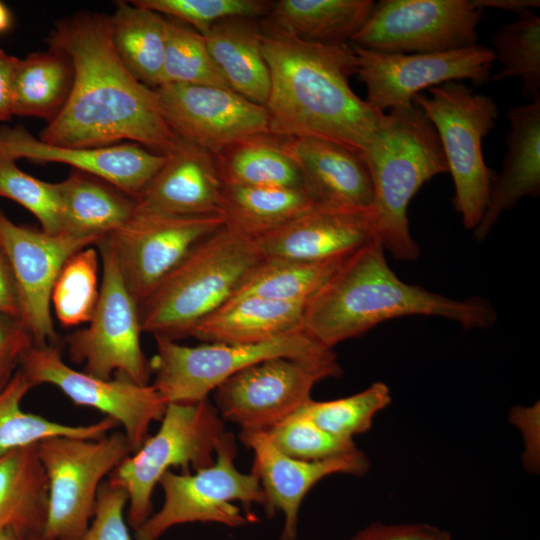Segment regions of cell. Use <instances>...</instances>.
I'll list each match as a JSON object with an SVG mask.
<instances>
[{
    "mask_svg": "<svg viewBox=\"0 0 540 540\" xmlns=\"http://www.w3.org/2000/svg\"><path fill=\"white\" fill-rule=\"evenodd\" d=\"M49 49L65 55L73 84L61 113L40 133L62 147H102L130 140L165 155L178 136L166 122L154 89L138 81L113 46L110 16L77 12L61 19Z\"/></svg>",
    "mask_w": 540,
    "mask_h": 540,
    "instance_id": "1",
    "label": "cell"
},
{
    "mask_svg": "<svg viewBox=\"0 0 540 540\" xmlns=\"http://www.w3.org/2000/svg\"><path fill=\"white\" fill-rule=\"evenodd\" d=\"M260 24L270 74L269 132L329 141L362 156L385 113L350 87L357 68L353 46L310 43Z\"/></svg>",
    "mask_w": 540,
    "mask_h": 540,
    "instance_id": "2",
    "label": "cell"
},
{
    "mask_svg": "<svg viewBox=\"0 0 540 540\" xmlns=\"http://www.w3.org/2000/svg\"><path fill=\"white\" fill-rule=\"evenodd\" d=\"M412 315L443 317L466 329H485L497 319L485 299L455 300L402 281L373 241L346 259L307 302L302 330L333 349L381 322Z\"/></svg>",
    "mask_w": 540,
    "mask_h": 540,
    "instance_id": "3",
    "label": "cell"
},
{
    "mask_svg": "<svg viewBox=\"0 0 540 540\" xmlns=\"http://www.w3.org/2000/svg\"><path fill=\"white\" fill-rule=\"evenodd\" d=\"M362 157L373 185L377 241L398 260H416L420 249L409 228V204L424 183L448 172L434 126L413 102L392 108Z\"/></svg>",
    "mask_w": 540,
    "mask_h": 540,
    "instance_id": "4",
    "label": "cell"
},
{
    "mask_svg": "<svg viewBox=\"0 0 540 540\" xmlns=\"http://www.w3.org/2000/svg\"><path fill=\"white\" fill-rule=\"evenodd\" d=\"M262 258L251 239L226 228L198 243L139 305L143 332L178 340L225 304Z\"/></svg>",
    "mask_w": 540,
    "mask_h": 540,
    "instance_id": "5",
    "label": "cell"
},
{
    "mask_svg": "<svg viewBox=\"0 0 540 540\" xmlns=\"http://www.w3.org/2000/svg\"><path fill=\"white\" fill-rule=\"evenodd\" d=\"M157 432L127 456L109 475L111 485L128 496L127 523L134 531L152 514V494L172 467L184 472L211 465L226 435L222 418L206 400L167 403Z\"/></svg>",
    "mask_w": 540,
    "mask_h": 540,
    "instance_id": "6",
    "label": "cell"
},
{
    "mask_svg": "<svg viewBox=\"0 0 540 540\" xmlns=\"http://www.w3.org/2000/svg\"><path fill=\"white\" fill-rule=\"evenodd\" d=\"M417 94L412 102L430 120L439 137L455 189L453 204L466 229L480 223L492 187L482 141L499 113L495 101L474 93L465 84L450 81Z\"/></svg>",
    "mask_w": 540,
    "mask_h": 540,
    "instance_id": "7",
    "label": "cell"
},
{
    "mask_svg": "<svg viewBox=\"0 0 540 540\" xmlns=\"http://www.w3.org/2000/svg\"><path fill=\"white\" fill-rule=\"evenodd\" d=\"M123 432L100 439L49 437L38 443L48 480V508L42 535L79 540L94 516L102 480L130 454Z\"/></svg>",
    "mask_w": 540,
    "mask_h": 540,
    "instance_id": "8",
    "label": "cell"
},
{
    "mask_svg": "<svg viewBox=\"0 0 540 540\" xmlns=\"http://www.w3.org/2000/svg\"><path fill=\"white\" fill-rule=\"evenodd\" d=\"M236 454L234 437L227 432L211 465L194 473H164L159 481L163 504L135 530V539L158 540L170 528L185 523L210 522L236 528L253 521L235 502L264 507L265 495L254 471L244 473L236 468Z\"/></svg>",
    "mask_w": 540,
    "mask_h": 540,
    "instance_id": "9",
    "label": "cell"
},
{
    "mask_svg": "<svg viewBox=\"0 0 540 540\" xmlns=\"http://www.w3.org/2000/svg\"><path fill=\"white\" fill-rule=\"evenodd\" d=\"M156 355L150 363L151 384L166 403H191L208 399L221 383L239 371L274 357L315 358L326 348L302 329L255 344L203 343L185 346L155 336Z\"/></svg>",
    "mask_w": 540,
    "mask_h": 540,
    "instance_id": "10",
    "label": "cell"
},
{
    "mask_svg": "<svg viewBox=\"0 0 540 540\" xmlns=\"http://www.w3.org/2000/svg\"><path fill=\"white\" fill-rule=\"evenodd\" d=\"M96 246L102 263L100 295L88 326L65 338L70 359L102 379L114 374L149 384L151 367L140 342L139 305L126 287L106 237Z\"/></svg>",
    "mask_w": 540,
    "mask_h": 540,
    "instance_id": "11",
    "label": "cell"
},
{
    "mask_svg": "<svg viewBox=\"0 0 540 540\" xmlns=\"http://www.w3.org/2000/svg\"><path fill=\"white\" fill-rule=\"evenodd\" d=\"M341 375L334 351L315 358L266 359L234 374L213 391L216 410L241 430L267 431L311 399L317 383Z\"/></svg>",
    "mask_w": 540,
    "mask_h": 540,
    "instance_id": "12",
    "label": "cell"
},
{
    "mask_svg": "<svg viewBox=\"0 0 540 540\" xmlns=\"http://www.w3.org/2000/svg\"><path fill=\"white\" fill-rule=\"evenodd\" d=\"M474 0H381L350 44L392 53H439L477 44Z\"/></svg>",
    "mask_w": 540,
    "mask_h": 540,
    "instance_id": "13",
    "label": "cell"
},
{
    "mask_svg": "<svg viewBox=\"0 0 540 540\" xmlns=\"http://www.w3.org/2000/svg\"><path fill=\"white\" fill-rule=\"evenodd\" d=\"M20 370L35 385L51 384L75 405L96 409L124 429L132 453L149 436L150 425L160 421L167 403L151 384L115 376L102 379L68 366L58 345H33L25 352Z\"/></svg>",
    "mask_w": 540,
    "mask_h": 540,
    "instance_id": "14",
    "label": "cell"
},
{
    "mask_svg": "<svg viewBox=\"0 0 540 540\" xmlns=\"http://www.w3.org/2000/svg\"><path fill=\"white\" fill-rule=\"evenodd\" d=\"M352 45V44H351ZM366 101L383 112L412 102L425 88L450 81L481 85L491 76V49L479 44L439 53H392L352 45Z\"/></svg>",
    "mask_w": 540,
    "mask_h": 540,
    "instance_id": "15",
    "label": "cell"
},
{
    "mask_svg": "<svg viewBox=\"0 0 540 540\" xmlns=\"http://www.w3.org/2000/svg\"><path fill=\"white\" fill-rule=\"evenodd\" d=\"M223 226L219 215L133 213L106 239L126 287L140 305L198 243Z\"/></svg>",
    "mask_w": 540,
    "mask_h": 540,
    "instance_id": "16",
    "label": "cell"
},
{
    "mask_svg": "<svg viewBox=\"0 0 540 540\" xmlns=\"http://www.w3.org/2000/svg\"><path fill=\"white\" fill-rule=\"evenodd\" d=\"M0 245L14 276L18 317L31 333L34 345H57L58 335L51 314L54 283L70 256L96 243L17 225L0 209Z\"/></svg>",
    "mask_w": 540,
    "mask_h": 540,
    "instance_id": "17",
    "label": "cell"
},
{
    "mask_svg": "<svg viewBox=\"0 0 540 540\" xmlns=\"http://www.w3.org/2000/svg\"><path fill=\"white\" fill-rule=\"evenodd\" d=\"M154 90L173 132L213 155L247 138L270 133L266 107L231 89L169 83Z\"/></svg>",
    "mask_w": 540,
    "mask_h": 540,
    "instance_id": "18",
    "label": "cell"
},
{
    "mask_svg": "<svg viewBox=\"0 0 540 540\" xmlns=\"http://www.w3.org/2000/svg\"><path fill=\"white\" fill-rule=\"evenodd\" d=\"M240 439L254 455L252 471L261 483L268 515L283 514L281 540H296L298 514L307 493L319 481L333 474L363 476L370 469L365 453H352L323 460L304 461L281 453L265 431L241 430Z\"/></svg>",
    "mask_w": 540,
    "mask_h": 540,
    "instance_id": "19",
    "label": "cell"
},
{
    "mask_svg": "<svg viewBox=\"0 0 540 540\" xmlns=\"http://www.w3.org/2000/svg\"><path fill=\"white\" fill-rule=\"evenodd\" d=\"M0 152L14 159L62 163L98 177L134 199L153 179L166 156L136 143L62 147L35 138L21 126L0 127Z\"/></svg>",
    "mask_w": 540,
    "mask_h": 540,
    "instance_id": "20",
    "label": "cell"
},
{
    "mask_svg": "<svg viewBox=\"0 0 540 540\" xmlns=\"http://www.w3.org/2000/svg\"><path fill=\"white\" fill-rule=\"evenodd\" d=\"M252 241L262 257L305 261L346 258L377 241L375 216L372 207L313 206Z\"/></svg>",
    "mask_w": 540,
    "mask_h": 540,
    "instance_id": "21",
    "label": "cell"
},
{
    "mask_svg": "<svg viewBox=\"0 0 540 540\" xmlns=\"http://www.w3.org/2000/svg\"><path fill=\"white\" fill-rule=\"evenodd\" d=\"M162 167L134 199V213L219 215L223 190L215 155L178 137Z\"/></svg>",
    "mask_w": 540,
    "mask_h": 540,
    "instance_id": "22",
    "label": "cell"
},
{
    "mask_svg": "<svg viewBox=\"0 0 540 540\" xmlns=\"http://www.w3.org/2000/svg\"><path fill=\"white\" fill-rule=\"evenodd\" d=\"M283 144L313 206L372 207V180L360 154L316 138H283Z\"/></svg>",
    "mask_w": 540,
    "mask_h": 540,
    "instance_id": "23",
    "label": "cell"
},
{
    "mask_svg": "<svg viewBox=\"0 0 540 540\" xmlns=\"http://www.w3.org/2000/svg\"><path fill=\"white\" fill-rule=\"evenodd\" d=\"M507 118V152L502 171L493 180L484 215L474 229L479 241L488 235L502 212L523 197H535L540 192V98L511 107Z\"/></svg>",
    "mask_w": 540,
    "mask_h": 540,
    "instance_id": "24",
    "label": "cell"
},
{
    "mask_svg": "<svg viewBox=\"0 0 540 540\" xmlns=\"http://www.w3.org/2000/svg\"><path fill=\"white\" fill-rule=\"evenodd\" d=\"M305 303L241 296L197 323L190 332L203 343L255 344L302 329Z\"/></svg>",
    "mask_w": 540,
    "mask_h": 540,
    "instance_id": "25",
    "label": "cell"
},
{
    "mask_svg": "<svg viewBox=\"0 0 540 540\" xmlns=\"http://www.w3.org/2000/svg\"><path fill=\"white\" fill-rule=\"evenodd\" d=\"M57 187L59 234L90 239L97 244L133 216V197L88 173L72 169Z\"/></svg>",
    "mask_w": 540,
    "mask_h": 540,
    "instance_id": "26",
    "label": "cell"
},
{
    "mask_svg": "<svg viewBox=\"0 0 540 540\" xmlns=\"http://www.w3.org/2000/svg\"><path fill=\"white\" fill-rule=\"evenodd\" d=\"M261 19L229 18L202 35L208 51L229 88L266 106L270 74L261 43Z\"/></svg>",
    "mask_w": 540,
    "mask_h": 540,
    "instance_id": "27",
    "label": "cell"
},
{
    "mask_svg": "<svg viewBox=\"0 0 540 540\" xmlns=\"http://www.w3.org/2000/svg\"><path fill=\"white\" fill-rule=\"evenodd\" d=\"M373 0H279L262 20L297 39L323 45L350 43L369 18Z\"/></svg>",
    "mask_w": 540,
    "mask_h": 540,
    "instance_id": "28",
    "label": "cell"
},
{
    "mask_svg": "<svg viewBox=\"0 0 540 540\" xmlns=\"http://www.w3.org/2000/svg\"><path fill=\"white\" fill-rule=\"evenodd\" d=\"M48 508V480L38 444L0 457V528L42 533Z\"/></svg>",
    "mask_w": 540,
    "mask_h": 540,
    "instance_id": "29",
    "label": "cell"
},
{
    "mask_svg": "<svg viewBox=\"0 0 540 540\" xmlns=\"http://www.w3.org/2000/svg\"><path fill=\"white\" fill-rule=\"evenodd\" d=\"M311 207L303 188L224 184L219 214L226 228L255 240Z\"/></svg>",
    "mask_w": 540,
    "mask_h": 540,
    "instance_id": "30",
    "label": "cell"
},
{
    "mask_svg": "<svg viewBox=\"0 0 540 540\" xmlns=\"http://www.w3.org/2000/svg\"><path fill=\"white\" fill-rule=\"evenodd\" d=\"M110 21L113 46L127 70L149 88L160 86L167 18L132 1H121Z\"/></svg>",
    "mask_w": 540,
    "mask_h": 540,
    "instance_id": "31",
    "label": "cell"
},
{
    "mask_svg": "<svg viewBox=\"0 0 540 540\" xmlns=\"http://www.w3.org/2000/svg\"><path fill=\"white\" fill-rule=\"evenodd\" d=\"M73 84V67L49 49L18 59L13 76V115L52 122L63 110Z\"/></svg>",
    "mask_w": 540,
    "mask_h": 540,
    "instance_id": "32",
    "label": "cell"
},
{
    "mask_svg": "<svg viewBox=\"0 0 540 540\" xmlns=\"http://www.w3.org/2000/svg\"><path fill=\"white\" fill-rule=\"evenodd\" d=\"M33 387L35 385L19 368L0 391V457L12 450L38 444L49 437L100 439L119 427L110 417L87 425H69L25 412L21 402Z\"/></svg>",
    "mask_w": 540,
    "mask_h": 540,
    "instance_id": "33",
    "label": "cell"
},
{
    "mask_svg": "<svg viewBox=\"0 0 540 540\" xmlns=\"http://www.w3.org/2000/svg\"><path fill=\"white\" fill-rule=\"evenodd\" d=\"M224 184L252 187L302 188L299 171L271 133L242 140L215 155Z\"/></svg>",
    "mask_w": 540,
    "mask_h": 540,
    "instance_id": "34",
    "label": "cell"
},
{
    "mask_svg": "<svg viewBox=\"0 0 540 540\" xmlns=\"http://www.w3.org/2000/svg\"><path fill=\"white\" fill-rule=\"evenodd\" d=\"M349 257L327 261L262 257L231 298L257 296L307 304Z\"/></svg>",
    "mask_w": 540,
    "mask_h": 540,
    "instance_id": "35",
    "label": "cell"
},
{
    "mask_svg": "<svg viewBox=\"0 0 540 540\" xmlns=\"http://www.w3.org/2000/svg\"><path fill=\"white\" fill-rule=\"evenodd\" d=\"M491 43L494 59L502 65L492 79L519 78L527 99L540 98V17L531 11L519 14L493 34Z\"/></svg>",
    "mask_w": 540,
    "mask_h": 540,
    "instance_id": "36",
    "label": "cell"
},
{
    "mask_svg": "<svg viewBox=\"0 0 540 540\" xmlns=\"http://www.w3.org/2000/svg\"><path fill=\"white\" fill-rule=\"evenodd\" d=\"M92 246L85 247L64 263L54 283L51 308L64 327L88 323L96 309L99 295V258Z\"/></svg>",
    "mask_w": 540,
    "mask_h": 540,
    "instance_id": "37",
    "label": "cell"
},
{
    "mask_svg": "<svg viewBox=\"0 0 540 540\" xmlns=\"http://www.w3.org/2000/svg\"><path fill=\"white\" fill-rule=\"evenodd\" d=\"M392 400L391 391L384 382H374L353 395L327 401L312 398L297 412L312 420L325 431L353 440L354 436L368 431L375 416Z\"/></svg>",
    "mask_w": 540,
    "mask_h": 540,
    "instance_id": "38",
    "label": "cell"
},
{
    "mask_svg": "<svg viewBox=\"0 0 540 540\" xmlns=\"http://www.w3.org/2000/svg\"><path fill=\"white\" fill-rule=\"evenodd\" d=\"M169 83L230 89L213 61L204 37L172 19H167L161 85Z\"/></svg>",
    "mask_w": 540,
    "mask_h": 540,
    "instance_id": "39",
    "label": "cell"
},
{
    "mask_svg": "<svg viewBox=\"0 0 540 540\" xmlns=\"http://www.w3.org/2000/svg\"><path fill=\"white\" fill-rule=\"evenodd\" d=\"M265 432L281 453L304 461L328 459L358 450L354 440L325 431L297 411Z\"/></svg>",
    "mask_w": 540,
    "mask_h": 540,
    "instance_id": "40",
    "label": "cell"
},
{
    "mask_svg": "<svg viewBox=\"0 0 540 540\" xmlns=\"http://www.w3.org/2000/svg\"><path fill=\"white\" fill-rule=\"evenodd\" d=\"M160 15L193 26L201 35L219 21L243 17L261 19L273 2L266 0H133Z\"/></svg>",
    "mask_w": 540,
    "mask_h": 540,
    "instance_id": "41",
    "label": "cell"
},
{
    "mask_svg": "<svg viewBox=\"0 0 540 540\" xmlns=\"http://www.w3.org/2000/svg\"><path fill=\"white\" fill-rule=\"evenodd\" d=\"M0 197L11 199L30 213L49 234H59L60 198L57 183L45 182L22 171L15 160L0 152Z\"/></svg>",
    "mask_w": 540,
    "mask_h": 540,
    "instance_id": "42",
    "label": "cell"
},
{
    "mask_svg": "<svg viewBox=\"0 0 540 540\" xmlns=\"http://www.w3.org/2000/svg\"><path fill=\"white\" fill-rule=\"evenodd\" d=\"M126 492L108 481L102 482L92 522L79 540H131L124 509Z\"/></svg>",
    "mask_w": 540,
    "mask_h": 540,
    "instance_id": "43",
    "label": "cell"
},
{
    "mask_svg": "<svg viewBox=\"0 0 540 540\" xmlns=\"http://www.w3.org/2000/svg\"><path fill=\"white\" fill-rule=\"evenodd\" d=\"M34 340L19 317L0 313V391L19 369L25 352Z\"/></svg>",
    "mask_w": 540,
    "mask_h": 540,
    "instance_id": "44",
    "label": "cell"
},
{
    "mask_svg": "<svg viewBox=\"0 0 540 540\" xmlns=\"http://www.w3.org/2000/svg\"><path fill=\"white\" fill-rule=\"evenodd\" d=\"M348 540H451L446 530L426 524H383L374 522Z\"/></svg>",
    "mask_w": 540,
    "mask_h": 540,
    "instance_id": "45",
    "label": "cell"
},
{
    "mask_svg": "<svg viewBox=\"0 0 540 540\" xmlns=\"http://www.w3.org/2000/svg\"><path fill=\"white\" fill-rule=\"evenodd\" d=\"M17 60L0 49V122L13 116V76Z\"/></svg>",
    "mask_w": 540,
    "mask_h": 540,
    "instance_id": "46",
    "label": "cell"
},
{
    "mask_svg": "<svg viewBox=\"0 0 540 540\" xmlns=\"http://www.w3.org/2000/svg\"><path fill=\"white\" fill-rule=\"evenodd\" d=\"M0 313L19 315L17 288L10 263L0 245Z\"/></svg>",
    "mask_w": 540,
    "mask_h": 540,
    "instance_id": "47",
    "label": "cell"
},
{
    "mask_svg": "<svg viewBox=\"0 0 540 540\" xmlns=\"http://www.w3.org/2000/svg\"><path fill=\"white\" fill-rule=\"evenodd\" d=\"M476 5L484 10L485 8H495L504 11L514 12L517 15L526 11H531L540 6L539 0H474Z\"/></svg>",
    "mask_w": 540,
    "mask_h": 540,
    "instance_id": "48",
    "label": "cell"
},
{
    "mask_svg": "<svg viewBox=\"0 0 540 540\" xmlns=\"http://www.w3.org/2000/svg\"><path fill=\"white\" fill-rule=\"evenodd\" d=\"M26 536V534L13 527L0 528V540H26Z\"/></svg>",
    "mask_w": 540,
    "mask_h": 540,
    "instance_id": "49",
    "label": "cell"
},
{
    "mask_svg": "<svg viewBox=\"0 0 540 540\" xmlns=\"http://www.w3.org/2000/svg\"><path fill=\"white\" fill-rule=\"evenodd\" d=\"M12 24V16L8 7L0 1V33L7 31Z\"/></svg>",
    "mask_w": 540,
    "mask_h": 540,
    "instance_id": "50",
    "label": "cell"
},
{
    "mask_svg": "<svg viewBox=\"0 0 540 540\" xmlns=\"http://www.w3.org/2000/svg\"><path fill=\"white\" fill-rule=\"evenodd\" d=\"M26 540H52L49 538H46L42 535V533H33L26 536Z\"/></svg>",
    "mask_w": 540,
    "mask_h": 540,
    "instance_id": "51",
    "label": "cell"
}]
</instances>
